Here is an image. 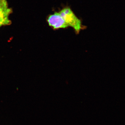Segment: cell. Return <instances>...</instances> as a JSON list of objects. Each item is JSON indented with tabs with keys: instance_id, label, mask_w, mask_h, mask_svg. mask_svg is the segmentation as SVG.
I'll list each match as a JSON object with an SVG mask.
<instances>
[{
	"instance_id": "6da1fadb",
	"label": "cell",
	"mask_w": 125,
	"mask_h": 125,
	"mask_svg": "<svg viewBox=\"0 0 125 125\" xmlns=\"http://www.w3.org/2000/svg\"><path fill=\"white\" fill-rule=\"evenodd\" d=\"M58 12L68 27L73 28L76 33H79L81 30L85 28V27L82 24L81 20L75 15L70 7H64Z\"/></svg>"
},
{
	"instance_id": "7a4b0ae2",
	"label": "cell",
	"mask_w": 125,
	"mask_h": 125,
	"mask_svg": "<svg viewBox=\"0 0 125 125\" xmlns=\"http://www.w3.org/2000/svg\"><path fill=\"white\" fill-rule=\"evenodd\" d=\"M12 12V9L9 7L7 0H0V28L11 24L9 17Z\"/></svg>"
},
{
	"instance_id": "3957f363",
	"label": "cell",
	"mask_w": 125,
	"mask_h": 125,
	"mask_svg": "<svg viewBox=\"0 0 125 125\" xmlns=\"http://www.w3.org/2000/svg\"><path fill=\"white\" fill-rule=\"evenodd\" d=\"M47 22L49 26L55 30L68 28L58 11L49 15L47 18Z\"/></svg>"
}]
</instances>
